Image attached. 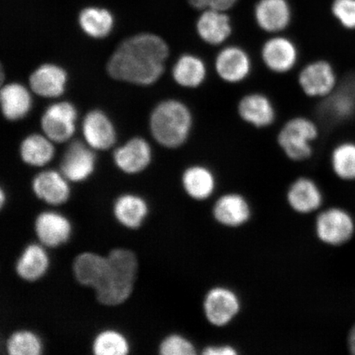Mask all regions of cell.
I'll use <instances>...</instances> for the list:
<instances>
[{
  "mask_svg": "<svg viewBox=\"0 0 355 355\" xmlns=\"http://www.w3.org/2000/svg\"><path fill=\"white\" fill-rule=\"evenodd\" d=\"M170 47L157 35H133L117 47L107 64L111 78L148 86L157 83L165 72Z\"/></svg>",
  "mask_w": 355,
  "mask_h": 355,
  "instance_id": "1",
  "label": "cell"
},
{
  "mask_svg": "<svg viewBox=\"0 0 355 355\" xmlns=\"http://www.w3.org/2000/svg\"><path fill=\"white\" fill-rule=\"evenodd\" d=\"M194 115L189 106L178 99L159 103L150 117V130L155 141L168 149L183 146L193 131Z\"/></svg>",
  "mask_w": 355,
  "mask_h": 355,
  "instance_id": "2",
  "label": "cell"
},
{
  "mask_svg": "<svg viewBox=\"0 0 355 355\" xmlns=\"http://www.w3.org/2000/svg\"><path fill=\"white\" fill-rule=\"evenodd\" d=\"M107 259V273L96 288V297L101 304L116 306L123 303L132 294L139 261L131 250L124 248L111 250Z\"/></svg>",
  "mask_w": 355,
  "mask_h": 355,
  "instance_id": "3",
  "label": "cell"
},
{
  "mask_svg": "<svg viewBox=\"0 0 355 355\" xmlns=\"http://www.w3.org/2000/svg\"><path fill=\"white\" fill-rule=\"evenodd\" d=\"M320 130L313 119L305 115L288 118L279 128L277 144L288 161L302 163L309 161L314 154V144Z\"/></svg>",
  "mask_w": 355,
  "mask_h": 355,
  "instance_id": "4",
  "label": "cell"
},
{
  "mask_svg": "<svg viewBox=\"0 0 355 355\" xmlns=\"http://www.w3.org/2000/svg\"><path fill=\"white\" fill-rule=\"evenodd\" d=\"M212 69L220 82L230 86L241 85L254 73V59L245 47L228 43L218 49Z\"/></svg>",
  "mask_w": 355,
  "mask_h": 355,
  "instance_id": "5",
  "label": "cell"
},
{
  "mask_svg": "<svg viewBox=\"0 0 355 355\" xmlns=\"http://www.w3.org/2000/svg\"><path fill=\"white\" fill-rule=\"evenodd\" d=\"M259 58L261 64L269 73L284 76L298 67L300 50L291 37L283 34L272 35L261 44Z\"/></svg>",
  "mask_w": 355,
  "mask_h": 355,
  "instance_id": "6",
  "label": "cell"
},
{
  "mask_svg": "<svg viewBox=\"0 0 355 355\" xmlns=\"http://www.w3.org/2000/svg\"><path fill=\"white\" fill-rule=\"evenodd\" d=\"M297 84L303 94L311 99L327 98L337 84L336 73L329 61L318 59L301 67Z\"/></svg>",
  "mask_w": 355,
  "mask_h": 355,
  "instance_id": "7",
  "label": "cell"
},
{
  "mask_svg": "<svg viewBox=\"0 0 355 355\" xmlns=\"http://www.w3.org/2000/svg\"><path fill=\"white\" fill-rule=\"evenodd\" d=\"M202 305L206 320L211 326L218 328L230 325L242 309L237 293L224 286L211 288L204 296Z\"/></svg>",
  "mask_w": 355,
  "mask_h": 355,
  "instance_id": "8",
  "label": "cell"
},
{
  "mask_svg": "<svg viewBox=\"0 0 355 355\" xmlns=\"http://www.w3.org/2000/svg\"><path fill=\"white\" fill-rule=\"evenodd\" d=\"M236 113L241 121L256 130H268L276 123L278 111L276 104L263 92L252 91L237 101Z\"/></svg>",
  "mask_w": 355,
  "mask_h": 355,
  "instance_id": "9",
  "label": "cell"
},
{
  "mask_svg": "<svg viewBox=\"0 0 355 355\" xmlns=\"http://www.w3.org/2000/svg\"><path fill=\"white\" fill-rule=\"evenodd\" d=\"M354 225L348 212L340 208H330L319 213L315 221V233L323 243L338 246L349 241Z\"/></svg>",
  "mask_w": 355,
  "mask_h": 355,
  "instance_id": "10",
  "label": "cell"
},
{
  "mask_svg": "<svg viewBox=\"0 0 355 355\" xmlns=\"http://www.w3.org/2000/svg\"><path fill=\"white\" fill-rule=\"evenodd\" d=\"M196 33L206 46L219 49L228 44L233 35V25L227 12L203 10L196 22Z\"/></svg>",
  "mask_w": 355,
  "mask_h": 355,
  "instance_id": "11",
  "label": "cell"
},
{
  "mask_svg": "<svg viewBox=\"0 0 355 355\" xmlns=\"http://www.w3.org/2000/svg\"><path fill=\"white\" fill-rule=\"evenodd\" d=\"M250 202L243 194L230 192L220 195L212 207V216L216 223L226 228H239L252 217Z\"/></svg>",
  "mask_w": 355,
  "mask_h": 355,
  "instance_id": "12",
  "label": "cell"
},
{
  "mask_svg": "<svg viewBox=\"0 0 355 355\" xmlns=\"http://www.w3.org/2000/svg\"><path fill=\"white\" fill-rule=\"evenodd\" d=\"M77 110L69 102H59L48 107L42 119V127L48 139L64 143L75 132Z\"/></svg>",
  "mask_w": 355,
  "mask_h": 355,
  "instance_id": "13",
  "label": "cell"
},
{
  "mask_svg": "<svg viewBox=\"0 0 355 355\" xmlns=\"http://www.w3.org/2000/svg\"><path fill=\"white\" fill-rule=\"evenodd\" d=\"M254 20L265 33L283 34L291 24V8L286 0H259L254 8Z\"/></svg>",
  "mask_w": 355,
  "mask_h": 355,
  "instance_id": "14",
  "label": "cell"
},
{
  "mask_svg": "<svg viewBox=\"0 0 355 355\" xmlns=\"http://www.w3.org/2000/svg\"><path fill=\"white\" fill-rule=\"evenodd\" d=\"M286 198L291 209L300 215L318 211L323 202L320 187L307 176L296 178L291 182L286 190Z\"/></svg>",
  "mask_w": 355,
  "mask_h": 355,
  "instance_id": "15",
  "label": "cell"
},
{
  "mask_svg": "<svg viewBox=\"0 0 355 355\" xmlns=\"http://www.w3.org/2000/svg\"><path fill=\"white\" fill-rule=\"evenodd\" d=\"M181 184L186 194L198 202L207 201L215 194L218 186L214 171L206 164H193L185 168Z\"/></svg>",
  "mask_w": 355,
  "mask_h": 355,
  "instance_id": "16",
  "label": "cell"
},
{
  "mask_svg": "<svg viewBox=\"0 0 355 355\" xmlns=\"http://www.w3.org/2000/svg\"><path fill=\"white\" fill-rule=\"evenodd\" d=\"M35 234L44 247L57 248L69 241L72 226L66 217L55 211L40 213L35 220Z\"/></svg>",
  "mask_w": 355,
  "mask_h": 355,
  "instance_id": "17",
  "label": "cell"
},
{
  "mask_svg": "<svg viewBox=\"0 0 355 355\" xmlns=\"http://www.w3.org/2000/svg\"><path fill=\"white\" fill-rule=\"evenodd\" d=\"M172 77L178 86L195 90L205 85L209 77V67L202 56L184 53L173 66Z\"/></svg>",
  "mask_w": 355,
  "mask_h": 355,
  "instance_id": "18",
  "label": "cell"
},
{
  "mask_svg": "<svg viewBox=\"0 0 355 355\" xmlns=\"http://www.w3.org/2000/svg\"><path fill=\"white\" fill-rule=\"evenodd\" d=\"M95 154L81 141H74L64 153L61 162V171L67 180L81 182L94 171Z\"/></svg>",
  "mask_w": 355,
  "mask_h": 355,
  "instance_id": "19",
  "label": "cell"
},
{
  "mask_svg": "<svg viewBox=\"0 0 355 355\" xmlns=\"http://www.w3.org/2000/svg\"><path fill=\"white\" fill-rule=\"evenodd\" d=\"M66 180L59 172L43 171L34 178L33 192L39 199L50 205H62L70 196V189Z\"/></svg>",
  "mask_w": 355,
  "mask_h": 355,
  "instance_id": "20",
  "label": "cell"
},
{
  "mask_svg": "<svg viewBox=\"0 0 355 355\" xmlns=\"http://www.w3.org/2000/svg\"><path fill=\"white\" fill-rule=\"evenodd\" d=\"M152 150L146 141L136 137L115 150L114 161L122 171L127 174H137L149 166Z\"/></svg>",
  "mask_w": 355,
  "mask_h": 355,
  "instance_id": "21",
  "label": "cell"
},
{
  "mask_svg": "<svg viewBox=\"0 0 355 355\" xmlns=\"http://www.w3.org/2000/svg\"><path fill=\"white\" fill-rule=\"evenodd\" d=\"M108 268L107 256L91 252L80 254L75 257L73 263V272L77 282L94 290L104 281Z\"/></svg>",
  "mask_w": 355,
  "mask_h": 355,
  "instance_id": "22",
  "label": "cell"
},
{
  "mask_svg": "<svg viewBox=\"0 0 355 355\" xmlns=\"http://www.w3.org/2000/svg\"><path fill=\"white\" fill-rule=\"evenodd\" d=\"M83 132L87 144L97 150H106L116 140V133L109 118L100 110H93L84 118Z\"/></svg>",
  "mask_w": 355,
  "mask_h": 355,
  "instance_id": "23",
  "label": "cell"
},
{
  "mask_svg": "<svg viewBox=\"0 0 355 355\" xmlns=\"http://www.w3.org/2000/svg\"><path fill=\"white\" fill-rule=\"evenodd\" d=\"M29 82L31 88L35 94L52 98L63 94L67 82V73L59 66L43 64L31 75Z\"/></svg>",
  "mask_w": 355,
  "mask_h": 355,
  "instance_id": "24",
  "label": "cell"
},
{
  "mask_svg": "<svg viewBox=\"0 0 355 355\" xmlns=\"http://www.w3.org/2000/svg\"><path fill=\"white\" fill-rule=\"evenodd\" d=\"M50 260L42 244L31 243L22 251L16 263V272L26 282H35L46 273Z\"/></svg>",
  "mask_w": 355,
  "mask_h": 355,
  "instance_id": "25",
  "label": "cell"
},
{
  "mask_svg": "<svg viewBox=\"0 0 355 355\" xmlns=\"http://www.w3.org/2000/svg\"><path fill=\"white\" fill-rule=\"evenodd\" d=\"M0 102L4 117L12 121L24 118L32 107L29 92L19 83L4 86L0 93Z\"/></svg>",
  "mask_w": 355,
  "mask_h": 355,
  "instance_id": "26",
  "label": "cell"
},
{
  "mask_svg": "<svg viewBox=\"0 0 355 355\" xmlns=\"http://www.w3.org/2000/svg\"><path fill=\"white\" fill-rule=\"evenodd\" d=\"M113 212L119 224L128 229H137L143 224L148 213L145 200L137 195L123 194L114 202Z\"/></svg>",
  "mask_w": 355,
  "mask_h": 355,
  "instance_id": "27",
  "label": "cell"
},
{
  "mask_svg": "<svg viewBox=\"0 0 355 355\" xmlns=\"http://www.w3.org/2000/svg\"><path fill=\"white\" fill-rule=\"evenodd\" d=\"M22 161L33 166H43L50 162L55 155L54 146L47 137L33 135L26 137L20 148Z\"/></svg>",
  "mask_w": 355,
  "mask_h": 355,
  "instance_id": "28",
  "label": "cell"
},
{
  "mask_svg": "<svg viewBox=\"0 0 355 355\" xmlns=\"http://www.w3.org/2000/svg\"><path fill=\"white\" fill-rule=\"evenodd\" d=\"M79 24L83 32L93 38H103L114 26L113 15L105 8L89 7L79 15Z\"/></svg>",
  "mask_w": 355,
  "mask_h": 355,
  "instance_id": "29",
  "label": "cell"
},
{
  "mask_svg": "<svg viewBox=\"0 0 355 355\" xmlns=\"http://www.w3.org/2000/svg\"><path fill=\"white\" fill-rule=\"evenodd\" d=\"M331 164L335 175L344 180H355V144L343 143L333 149Z\"/></svg>",
  "mask_w": 355,
  "mask_h": 355,
  "instance_id": "30",
  "label": "cell"
},
{
  "mask_svg": "<svg viewBox=\"0 0 355 355\" xmlns=\"http://www.w3.org/2000/svg\"><path fill=\"white\" fill-rule=\"evenodd\" d=\"M92 352L96 355H125L130 352V345L121 332L105 330L93 340Z\"/></svg>",
  "mask_w": 355,
  "mask_h": 355,
  "instance_id": "31",
  "label": "cell"
},
{
  "mask_svg": "<svg viewBox=\"0 0 355 355\" xmlns=\"http://www.w3.org/2000/svg\"><path fill=\"white\" fill-rule=\"evenodd\" d=\"M42 349L39 336L28 330L13 332L6 343L7 353L10 355H39Z\"/></svg>",
  "mask_w": 355,
  "mask_h": 355,
  "instance_id": "32",
  "label": "cell"
},
{
  "mask_svg": "<svg viewBox=\"0 0 355 355\" xmlns=\"http://www.w3.org/2000/svg\"><path fill=\"white\" fill-rule=\"evenodd\" d=\"M159 352L162 355H195L197 348L187 337L171 334L159 344Z\"/></svg>",
  "mask_w": 355,
  "mask_h": 355,
  "instance_id": "33",
  "label": "cell"
},
{
  "mask_svg": "<svg viewBox=\"0 0 355 355\" xmlns=\"http://www.w3.org/2000/svg\"><path fill=\"white\" fill-rule=\"evenodd\" d=\"M331 11L344 28L355 29V0H334Z\"/></svg>",
  "mask_w": 355,
  "mask_h": 355,
  "instance_id": "34",
  "label": "cell"
},
{
  "mask_svg": "<svg viewBox=\"0 0 355 355\" xmlns=\"http://www.w3.org/2000/svg\"><path fill=\"white\" fill-rule=\"evenodd\" d=\"M194 8L198 10H216L227 12L239 0H188Z\"/></svg>",
  "mask_w": 355,
  "mask_h": 355,
  "instance_id": "35",
  "label": "cell"
},
{
  "mask_svg": "<svg viewBox=\"0 0 355 355\" xmlns=\"http://www.w3.org/2000/svg\"><path fill=\"white\" fill-rule=\"evenodd\" d=\"M203 355H236L238 349L230 345H211L203 348Z\"/></svg>",
  "mask_w": 355,
  "mask_h": 355,
  "instance_id": "36",
  "label": "cell"
},
{
  "mask_svg": "<svg viewBox=\"0 0 355 355\" xmlns=\"http://www.w3.org/2000/svg\"><path fill=\"white\" fill-rule=\"evenodd\" d=\"M349 347L350 352H352V353L355 355V325L349 332Z\"/></svg>",
  "mask_w": 355,
  "mask_h": 355,
  "instance_id": "37",
  "label": "cell"
},
{
  "mask_svg": "<svg viewBox=\"0 0 355 355\" xmlns=\"http://www.w3.org/2000/svg\"><path fill=\"white\" fill-rule=\"evenodd\" d=\"M4 199H6V195H4L3 190H0V205L3 207L4 204Z\"/></svg>",
  "mask_w": 355,
  "mask_h": 355,
  "instance_id": "38",
  "label": "cell"
}]
</instances>
